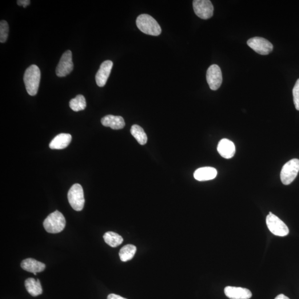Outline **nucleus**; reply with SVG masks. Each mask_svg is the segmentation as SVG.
<instances>
[{
	"label": "nucleus",
	"instance_id": "f257e3e1",
	"mask_svg": "<svg viewBox=\"0 0 299 299\" xmlns=\"http://www.w3.org/2000/svg\"><path fill=\"white\" fill-rule=\"evenodd\" d=\"M41 71L36 65H32L26 70L24 74L23 81L28 94L34 96L37 94L39 88Z\"/></svg>",
	"mask_w": 299,
	"mask_h": 299
},
{
	"label": "nucleus",
	"instance_id": "f03ea898",
	"mask_svg": "<svg viewBox=\"0 0 299 299\" xmlns=\"http://www.w3.org/2000/svg\"><path fill=\"white\" fill-rule=\"evenodd\" d=\"M137 25L140 31L146 35L158 36L161 33V27L152 17L147 14L139 15Z\"/></svg>",
	"mask_w": 299,
	"mask_h": 299
},
{
	"label": "nucleus",
	"instance_id": "7ed1b4c3",
	"mask_svg": "<svg viewBox=\"0 0 299 299\" xmlns=\"http://www.w3.org/2000/svg\"><path fill=\"white\" fill-rule=\"evenodd\" d=\"M43 226L48 233H58L65 229L66 219L61 212L55 211L45 219Z\"/></svg>",
	"mask_w": 299,
	"mask_h": 299
},
{
	"label": "nucleus",
	"instance_id": "20e7f679",
	"mask_svg": "<svg viewBox=\"0 0 299 299\" xmlns=\"http://www.w3.org/2000/svg\"><path fill=\"white\" fill-rule=\"evenodd\" d=\"M299 171V159H291L283 166L281 173V181L285 185H290L297 176Z\"/></svg>",
	"mask_w": 299,
	"mask_h": 299
},
{
	"label": "nucleus",
	"instance_id": "39448f33",
	"mask_svg": "<svg viewBox=\"0 0 299 299\" xmlns=\"http://www.w3.org/2000/svg\"><path fill=\"white\" fill-rule=\"evenodd\" d=\"M266 223L270 232L276 236L284 237L289 233L288 227L285 223L271 212L266 217Z\"/></svg>",
	"mask_w": 299,
	"mask_h": 299
},
{
	"label": "nucleus",
	"instance_id": "423d86ee",
	"mask_svg": "<svg viewBox=\"0 0 299 299\" xmlns=\"http://www.w3.org/2000/svg\"><path fill=\"white\" fill-rule=\"evenodd\" d=\"M68 199L73 209L81 211L85 206V199L82 187L78 183H75L71 187L68 193Z\"/></svg>",
	"mask_w": 299,
	"mask_h": 299
},
{
	"label": "nucleus",
	"instance_id": "0eeeda50",
	"mask_svg": "<svg viewBox=\"0 0 299 299\" xmlns=\"http://www.w3.org/2000/svg\"><path fill=\"white\" fill-rule=\"evenodd\" d=\"M193 8L194 13L201 19H207L213 17L214 8L209 0H194Z\"/></svg>",
	"mask_w": 299,
	"mask_h": 299
},
{
	"label": "nucleus",
	"instance_id": "6e6552de",
	"mask_svg": "<svg viewBox=\"0 0 299 299\" xmlns=\"http://www.w3.org/2000/svg\"><path fill=\"white\" fill-rule=\"evenodd\" d=\"M247 45L256 53L261 55H268L272 53L273 50L272 44L268 40L262 37H256L250 38L247 41Z\"/></svg>",
	"mask_w": 299,
	"mask_h": 299
},
{
	"label": "nucleus",
	"instance_id": "1a4fd4ad",
	"mask_svg": "<svg viewBox=\"0 0 299 299\" xmlns=\"http://www.w3.org/2000/svg\"><path fill=\"white\" fill-rule=\"evenodd\" d=\"M73 67L72 53L70 51H67L63 54L57 67V76L59 77L67 76L73 70Z\"/></svg>",
	"mask_w": 299,
	"mask_h": 299
},
{
	"label": "nucleus",
	"instance_id": "9d476101",
	"mask_svg": "<svg viewBox=\"0 0 299 299\" xmlns=\"http://www.w3.org/2000/svg\"><path fill=\"white\" fill-rule=\"evenodd\" d=\"M206 79L211 90H217L219 89L222 83L220 67L217 65L211 66L207 71Z\"/></svg>",
	"mask_w": 299,
	"mask_h": 299
},
{
	"label": "nucleus",
	"instance_id": "9b49d317",
	"mask_svg": "<svg viewBox=\"0 0 299 299\" xmlns=\"http://www.w3.org/2000/svg\"><path fill=\"white\" fill-rule=\"evenodd\" d=\"M113 66V62L109 61V60L104 62L102 64L96 75H95V81H96L97 85L99 87H103L106 85Z\"/></svg>",
	"mask_w": 299,
	"mask_h": 299
},
{
	"label": "nucleus",
	"instance_id": "f8f14e48",
	"mask_svg": "<svg viewBox=\"0 0 299 299\" xmlns=\"http://www.w3.org/2000/svg\"><path fill=\"white\" fill-rule=\"evenodd\" d=\"M225 294L230 299H249L252 297L249 289L241 287L227 286L225 289Z\"/></svg>",
	"mask_w": 299,
	"mask_h": 299
},
{
	"label": "nucleus",
	"instance_id": "ddd939ff",
	"mask_svg": "<svg viewBox=\"0 0 299 299\" xmlns=\"http://www.w3.org/2000/svg\"><path fill=\"white\" fill-rule=\"evenodd\" d=\"M217 151L223 158L227 159L231 158L236 153V146L229 140L223 139L218 143Z\"/></svg>",
	"mask_w": 299,
	"mask_h": 299
},
{
	"label": "nucleus",
	"instance_id": "4468645a",
	"mask_svg": "<svg viewBox=\"0 0 299 299\" xmlns=\"http://www.w3.org/2000/svg\"><path fill=\"white\" fill-rule=\"evenodd\" d=\"M21 268L27 272L36 275L37 273L42 272L45 269L46 265L33 258H27L23 260L21 264Z\"/></svg>",
	"mask_w": 299,
	"mask_h": 299
},
{
	"label": "nucleus",
	"instance_id": "2eb2a0df",
	"mask_svg": "<svg viewBox=\"0 0 299 299\" xmlns=\"http://www.w3.org/2000/svg\"><path fill=\"white\" fill-rule=\"evenodd\" d=\"M217 171L212 167H201L196 171L194 173V177L199 181H206L211 180L216 177Z\"/></svg>",
	"mask_w": 299,
	"mask_h": 299
},
{
	"label": "nucleus",
	"instance_id": "dca6fc26",
	"mask_svg": "<svg viewBox=\"0 0 299 299\" xmlns=\"http://www.w3.org/2000/svg\"><path fill=\"white\" fill-rule=\"evenodd\" d=\"M101 123L103 126L110 127L114 130L123 129L125 125V123L123 118L121 116H114L108 115L103 118Z\"/></svg>",
	"mask_w": 299,
	"mask_h": 299
},
{
	"label": "nucleus",
	"instance_id": "f3484780",
	"mask_svg": "<svg viewBox=\"0 0 299 299\" xmlns=\"http://www.w3.org/2000/svg\"><path fill=\"white\" fill-rule=\"evenodd\" d=\"M71 141V135L62 133L57 135L50 143L51 149H63L70 145Z\"/></svg>",
	"mask_w": 299,
	"mask_h": 299
},
{
	"label": "nucleus",
	"instance_id": "a211bd4d",
	"mask_svg": "<svg viewBox=\"0 0 299 299\" xmlns=\"http://www.w3.org/2000/svg\"><path fill=\"white\" fill-rule=\"evenodd\" d=\"M25 285L26 289L31 296L37 297L42 294V288L41 282L39 279H35L33 278L26 279Z\"/></svg>",
	"mask_w": 299,
	"mask_h": 299
},
{
	"label": "nucleus",
	"instance_id": "6ab92c4d",
	"mask_svg": "<svg viewBox=\"0 0 299 299\" xmlns=\"http://www.w3.org/2000/svg\"><path fill=\"white\" fill-rule=\"evenodd\" d=\"M136 252V246L133 245H127L120 250L119 257L122 262L129 261L133 258Z\"/></svg>",
	"mask_w": 299,
	"mask_h": 299
},
{
	"label": "nucleus",
	"instance_id": "aec40b11",
	"mask_svg": "<svg viewBox=\"0 0 299 299\" xmlns=\"http://www.w3.org/2000/svg\"><path fill=\"white\" fill-rule=\"evenodd\" d=\"M105 241L107 245H108L113 248H115L122 244L123 242V238L119 234L113 232H106L103 236Z\"/></svg>",
	"mask_w": 299,
	"mask_h": 299
},
{
	"label": "nucleus",
	"instance_id": "412c9836",
	"mask_svg": "<svg viewBox=\"0 0 299 299\" xmlns=\"http://www.w3.org/2000/svg\"><path fill=\"white\" fill-rule=\"evenodd\" d=\"M130 132L140 144H146L147 141V135L141 126L138 125H133L131 126Z\"/></svg>",
	"mask_w": 299,
	"mask_h": 299
},
{
	"label": "nucleus",
	"instance_id": "4be33fe9",
	"mask_svg": "<svg viewBox=\"0 0 299 299\" xmlns=\"http://www.w3.org/2000/svg\"><path fill=\"white\" fill-rule=\"evenodd\" d=\"M70 106L74 111L85 110L87 106L86 98L82 95H78L76 97L71 100Z\"/></svg>",
	"mask_w": 299,
	"mask_h": 299
},
{
	"label": "nucleus",
	"instance_id": "5701e85b",
	"mask_svg": "<svg viewBox=\"0 0 299 299\" xmlns=\"http://www.w3.org/2000/svg\"><path fill=\"white\" fill-rule=\"evenodd\" d=\"M9 26L5 20H2L0 22V42L5 43L9 35Z\"/></svg>",
	"mask_w": 299,
	"mask_h": 299
},
{
	"label": "nucleus",
	"instance_id": "b1692460",
	"mask_svg": "<svg viewBox=\"0 0 299 299\" xmlns=\"http://www.w3.org/2000/svg\"><path fill=\"white\" fill-rule=\"evenodd\" d=\"M293 94L295 106L297 110H299V79L294 87Z\"/></svg>",
	"mask_w": 299,
	"mask_h": 299
},
{
	"label": "nucleus",
	"instance_id": "393cba45",
	"mask_svg": "<svg viewBox=\"0 0 299 299\" xmlns=\"http://www.w3.org/2000/svg\"><path fill=\"white\" fill-rule=\"evenodd\" d=\"M17 2L18 5L23 6L24 8H26L30 4V1H29V0H18Z\"/></svg>",
	"mask_w": 299,
	"mask_h": 299
},
{
	"label": "nucleus",
	"instance_id": "a878e982",
	"mask_svg": "<svg viewBox=\"0 0 299 299\" xmlns=\"http://www.w3.org/2000/svg\"><path fill=\"white\" fill-rule=\"evenodd\" d=\"M107 299H127L118 296V295L111 294L107 297Z\"/></svg>",
	"mask_w": 299,
	"mask_h": 299
},
{
	"label": "nucleus",
	"instance_id": "bb28decb",
	"mask_svg": "<svg viewBox=\"0 0 299 299\" xmlns=\"http://www.w3.org/2000/svg\"><path fill=\"white\" fill-rule=\"evenodd\" d=\"M275 299H290L288 297H287L284 294L279 295Z\"/></svg>",
	"mask_w": 299,
	"mask_h": 299
}]
</instances>
